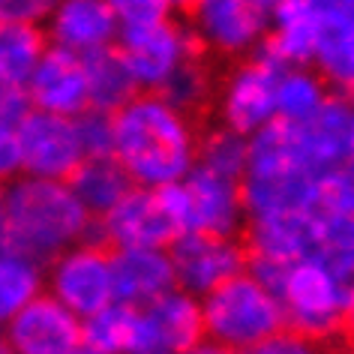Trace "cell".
Here are the masks:
<instances>
[{"mask_svg":"<svg viewBox=\"0 0 354 354\" xmlns=\"http://www.w3.org/2000/svg\"><path fill=\"white\" fill-rule=\"evenodd\" d=\"M282 304L288 309V327L300 330L309 342H330L342 336L348 304L324 261H295L282 288Z\"/></svg>","mask_w":354,"mask_h":354,"instance_id":"obj_4","label":"cell"},{"mask_svg":"<svg viewBox=\"0 0 354 354\" xmlns=\"http://www.w3.org/2000/svg\"><path fill=\"white\" fill-rule=\"evenodd\" d=\"M174 259L162 246L114 250V288H118V300H123V304L145 306L150 300L174 291Z\"/></svg>","mask_w":354,"mask_h":354,"instance_id":"obj_16","label":"cell"},{"mask_svg":"<svg viewBox=\"0 0 354 354\" xmlns=\"http://www.w3.org/2000/svg\"><path fill=\"white\" fill-rule=\"evenodd\" d=\"M177 270V286L189 295H210L225 279L246 270L250 250L232 241V234L187 232L168 246Z\"/></svg>","mask_w":354,"mask_h":354,"instance_id":"obj_8","label":"cell"},{"mask_svg":"<svg viewBox=\"0 0 354 354\" xmlns=\"http://www.w3.org/2000/svg\"><path fill=\"white\" fill-rule=\"evenodd\" d=\"M315 64L336 91L354 100V21L324 19Z\"/></svg>","mask_w":354,"mask_h":354,"instance_id":"obj_23","label":"cell"},{"mask_svg":"<svg viewBox=\"0 0 354 354\" xmlns=\"http://www.w3.org/2000/svg\"><path fill=\"white\" fill-rule=\"evenodd\" d=\"M120 19V28H138V24H153L168 19L171 0H109Z\"/></svg>","mask_w":354,"mask_h":354,"instance_id":"obj_29","label":"cell"},{"mask_svg":"<svg viewBox=\"0 0 354 354\" xmlns=\"http://www.w3.org/2000/svg\"><path fill=\"white\" fill-rule=\"evenodd\" d=\"M0 171H3L6 180H10L12 174L24 171L19 129H0Z\"/></svg>","mask_w":354,"mask_h":354,"instance_id":"obj_32","label":"cell"},{"mask_svg":"<svg viewBox=\"0 0 354 354\" xmlns=\"http://www.w3.org/2000/svg\"><path fill=\"white\" fill-rule=\"evenodd\" d=\"M64 300L37 295L12 318H6L3 351L21 354H73L84 351V324Z\"/></svg>","mask_w":354,"mask_h":354,"instance_id":"obj_7","label":"cell"},{"mask_svg":"<svg viewBox=\"0 0 354 354\" xmlns=\"http://www.w3.org/2000/svg\"><path fill=\"white\" fill-rule=\"evenodd\" d=\"M75 129L87 156H114V147H118L114 111H102L91 105L82 114H75Z\"/></svg>","mask_w":354,"mask_h":354,"instance_id":"obj_28","label":"cell"},{"mask_svg":"<svg viewBox=\"0 0 354 354\" xmlns=\"http://www.w3.org/2000/svg\"><path fill=\"white\" fill-rule=\"evenodd\" d=\"M60 0H0L3 21H39L57 10Z\"/></svg>","mask_w":354,"mask_h":354,"instance_id":"obj_31","label":"cell"},{"mask_svg":"<svg viewBox=\"0 0 354 354\" xmlns=\"http://www.w3.org/2000/svg\"><path fill=\"white\" fill-rule=\"evenodd\" d=\"M192 3H196V0H171V6H177V10H183V12H189Z\"/></svg>","mask_w":354,"mask_h":354,"instance_id":"obj_34","label":"cell"},{"mask_svg":"<svg viewBox=\"0 0 354 354\" xmlns=\"http://www.w3.org/2000/svg\"><path fill=\"white\" fill-rule=\"evenodd\" d=\"M105 234L114 250L129 246H171L180 237V228L159 201L156 187L132 189L102 216Z\"/></svg>","mask_w":354,"mask_h":354,"instance_id":"obj_14","label":"cell"},{"mask_svg":"<svg viewBox=\"0 0 354 354\" xmlns=\"http://www.w3.org/2000/svg\"><path fill=\"white\" fill-rule=\"evenodd\" d=\"M223 78L225 75L214 73L210 55L207 57H187L168 75V82L159 87V93H162L183 118H189L196 123V129L205 136V120H207L210 109H214V100H219Z\"/></svg>","mask_w":354,"mask_h":354,"instance_id":"obj_19","label":"cell"},{"mask_svg":"<svg viewBox=\"0 0 354 354\" xmlns=\"http://www.w3.org/2000/svg\"><path fill=\"white\" fill-rule=\"evenodd\" d=\"M273 3H277V0H273Z\"/></svg>","mask_w":354,"mask_h":354,"instance_id":"obj_35","label":"cell"},{"mask_svg":"<svg viewBox=\"0 0 354 354\" xmlns=\"http://www.w3.org/2000/svg\"><path fill=\"white\" fill-rule=\"evenodd\" d=\"M48 288L75 315H96L118 300L114 288V246L82 243L51 261Z\"/></svg>","mask_w":354,"mask_h":354,"instance_id":"obj_5","label":"cell"},{"mask_svg":"<svg viewBox=\"0 0 354 354\" xmlns=\"http://www.w3.org/2000/svg\"><path fill=\"white\" fill-rule=\"evenodd\" d=\"M306 145L322 171H333L354 153V105L348 96H327L313 120L304 123Z\"/></svg>","mask_w":354,"mask_h":354,"instance_id":"obj_18","label":"cell"},{"mask_svg":"<svg viewBox=\"0 0 354 354\" xmlns=\"http://www.w3.org/2000/svg\"><path fill=\"white\" fill-rule=\"evenodd\" d=\"M270 12L268 0H196L187 15L214 55L237 57L264 39Z\"/></svg>","mask_w":354,"mask_h":354,"instance_id":"obj_9","label":"cell"},{"mask_svg":"<svg viewBox=\"0 0 354 354\" xmlns=\"http://www.w3.org/2000/svg\"><path fill=\"white\" fill-rule=\"evenodd\" d=\"M0 219L3 250L21 252L51 268L69 243L84 237L93 214L69 183L28 174L6 183Z\"/></svg>","mask_w":354,"mask_h":354,"instance_id":"obj_2","label":"cell"},{"mask_svg":"<svg viewBox=\"0 0 354 354\" xmlns=\"http://www.w3.org/2000/svg\"><path fill=\"white\" fill-rule=\"evenodd\" d=\"M120 33V19L109 0H60L51 12V39L75 51L111 46Z\"/></svg>","mask_w":354,"mask_h":354,"instance_id":"obj_17","label":"cell"},{"mask_svg":"<svg viewBox=\"0 0 354 354\" xmlns=\"http://www.w3.org/2000/svg\"><path fill=\"white\" fill-rule=\"evenodd\" d=\"M324 100L327 96L322 91V82H318L315 75H309L306 69H288V73L279 78V91H277L279 118L306 123L318 114Z\"/></svg>","mask_w":354,"mask_h":354,"instance_id":"obj_27","label":"cell"},{"mask_svg":"<svg viewBox=\"0 0 354 354\" xmlns=\"http://www.w3.org/2000/svg\"><path fill=\"white\" fill-rule=\"evenodd\" d=\"M118 147L114 156L127 165L138 187H162L183 180L196 165L201 132L162 93H141L114 111Z\"/></svg>","mask_w":354,"mask_h":354,"instance_id":"obj_1","label":"cell"},{"mask_svg":"<svg viewBox=\"0 0 354 354\" xmlns=\"http://www.w3.org/2000/svg\"><path fill=\"white\" fill-rule=\"evenodd\" d=\"M189 291H168V295L136 306V327H132V348L147 351H196L201 339H207L205 306H198Z\"/></svg>","mask_w":354,"mask_h":354,"instance_id":"obj_6","label":"cell"},{"mask_svg":"<svg viewBox=\"0 0 354 354\" xmlns=\"http://www.w3.org/2000/svg\"><path fill=\"white\" fill-rule=\"evenodd\" d=\"M120 55L129 64L138 87H162L168 75L187 60V28L174 21H153L120 28Z\"/></svg>","mask_w":354,"mask_h":354,"instance_id":"obj_12","label":"cell"},{"mask_svg":"<svg viewBox=\"0 0 354 354\" xmlns=\"http://www.w3.org/2000/svg\"><path fill=\"white\" fill-rule=\"evenodd\" d=\"M339 339L345 342V345H351L354 348V306L348 309V313H345V322H342V336Z\"/></svg>","mask_w":354,"mask_h":354,"instance_id":"obj_33","label":"cell"},{"mask_svg":"<svg viewBox=\"0 0 354 354\" xmlns=\"http://www.w3.org/2000/svg\"><path fill=\"white\" fill-rule=\"evenodd\" d=\"M198 162L214 168L216 174L241 180L250 165V145L243 141V132H237L232 127L205 132L198 141Z\"/></svg>","mask_w":354,"mask_h":354,"instance_id":"obj_26","label":"cell"},{"mask_svg":"<svg viewBox=\"0 0 354 354\" xmlns=\"http://www.w3.org/2000/svg\"><path fill=\"white\" fill-rule=\"evenodd\" d=\"M132 327H136V306L114 300L111 306L84 318V351H129Z\"/></svg>","mask_w":354,"mask_h":354,"instance_id":"obj_25","label":"cell"},{"mask_svg":"<svg viewBox=\"0 0 354 354\" xmlns=\"http://www.w3.org/2000/svg\"><path fill=\"white\" fill-rule=\"evenodd\" d=\"M46 55V33L37 21H3L0 30V78L3 84H28Z\"/></svg>","mask_w":354,"mask_h":354,"instance_id":"obj_22","label":"cell"},{"mask_svg":"<svg viewBox=\"0 0 354 354\" xmlns=\"http://www.w3.org/2000/svg\"><path fill=\"white\" fill-rule=\"evenodd\" d=\"M37 109L28 84H3L0 93V129H19L24 118Z\"/></svg>","mask_w":354,"mask_h":354,"instance_id":"obj_30","label":"cell"},{"mask_svg":"<svg viewBox=\"0 0 354 354\" xmlns=\"http://www.w3.org/2000/svg\"><path fill=\"white\" fill-rule=\"evenodd\" d=\"M24 171L37 177L66 180L87 159L82 138L75 129V118L55 114L46 109H33L19 127Z\"/></svg>","mask_w":354,"mask_h":354,"instance_id":"obj_11","label":"cell"},{"mask_svg":"<svg viewBox=\"0 0 354 354\" xmlns=\"http://www.w3.org/2000/svg\"><path fill=\"white\" fill-rule=\"evenodd\" d=\"M207 345L201 351H259L277 330L288 324V309L279 295L252 277L225 279L205 295Z\"/></svg>","mask_w":354,"mask_h":354,"instance_id":"obj_3","label":"cell"},{"mask_svg":"<svg viewBox=\"0 0 354 354\" xmlns=\"http://www.w3.org/2000/svg\"><path fill=\"white\" fill-rule=\"evenodd\" d=\"M66 183L75 189V196L84 201V207L93 216H105L120 198L129 196L136 180L118 156H87L66 177Z\"/></svg>","mask_w":354,"mask_h":354,"instance_id":"obj_20","label":"cell"},{"mask_svg":"<svg viewBox=\"0 0 354 354\" xmlns=\"http://www.w3.org/2000/svg\"><path fill=\"white\" fill-rule=\"evenodd\" d=\"M286 73L288 69H279L255 55L228 69L223 78V91H219V109H223L225 127L246 136L277 118V91L279 78Z\"/></svg>","mask_w":354,"mask_h":354,"instance_id":"obj_10","label":"cell"},{"mask_svg":"<svg viewBox=\"0 0 354 354\" xmlns=\"http://www.w3.org/2000/svg\"><path fill=\"white\" fill-rule=\"evenodd\" d=\"M192 201L189 232H210V234H234L241 228L246 214L243 192L237 189V180L216 174L207 165H192L183 177Z\"/></svg>","mask_w":354,"mask_h":354,"instance_id":"obj_15","label":"cell"},{"mask_svg":"<svg viewBox=\"0 0 354 354\" xmlns=\"http://www.w3.org/2000/svg\"><path fill=\"white\" fill-rule=\"evenodd\" d=\"M42 268L46 264L33 261L28 255L3 250V259H0V313H3V322L39 295Z\"/></svg>","mask_w":354,"mask_h":354,"instance_id":"obj_24","label":"cell"},{"mask_svg":"<svg viewBox=\"0 0 354 354\" xmlns=\"http://www.w3.org/2000/svg\"><path fill=\"white\" fill-rule=\"evenodd\" d=\"M84 66H87V82H91V105L102 111H118L123 109L138 91V82L132 75L129 64L123 60L120 48H93L84 51Z\"/></svg>","mask_w":354,"mask_h":354,"instance_id":"obj_21","label":"cell"},{"mask_svg":"<svg viewBox=\"0 0 354 354\" xmlns=\"http://www.w3.org/2000/svg\"><path fill=\"white\" fill-rule=\"evenodd\" d=\"M28 91L33 105L55 114L75 118L84 109H91V82H87L84 55L66 46H51L33 69Z\"/></svg>","mask_w":354,"mask_h":354,"instance_id":"obj_13","label":"cell"}]
</instances>
